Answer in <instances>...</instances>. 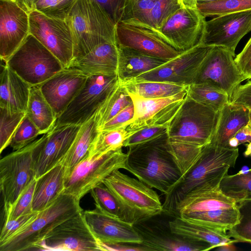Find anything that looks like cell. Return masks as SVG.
Segmentation results:
<instances>
[{
    "mask_svg": "<svg viewBox=\"0 0 251 251\" xmlns=\"http://www.w3.org/2000/svg\"><path fill=\"white\" fill-rule=\"evenodd\" d=\"M205 22V18L197 9L181 7L159 28L146 29L177 51L182 52L201 44Z\"/></svg>",
    "mask_w": 251,
    "mask_h": 251,
    "instance_id": "cell-12",
    "label": "cell"
},
{
    "mask_svg": "<svg viewBox=\"0 0 251 251\" xmlns=\"http://www.w3.org/2000/svg\"><path fill=\"white\" fill-rule=\"evenodd\" d=\"M182 7L197 9V0H180Z\"/></svg>",
    "mask_w": 251,
    "mask_h": 251,
    "instance_id": "cell-57",
    "label": "cell"
},
{
    "mask_svg": "<svg viewBox=\"0 0 251 251\" xmlns=\"http://www.w3.org/2000/svg\"><path fill=\"white\" fill-rule=\"evenodd\" d=\"M119 47L117 42L102 43L87 54L74 58L67 68L89 75H117Z\"/></svg>",
    "mask_w": 251,
    "mask_h": 251,
    "instance_id": "cell-23",
    "label": "cell"
},
{
    "mask_svg": "<svg viewBox=\"0 0 251 251\" xmlns=\"http://www.w3.org/2000/svg\"><path fill=\"white\" fill-rule=\"evenodd\" d=\"M35 178L19 196L11 208L4 214V222L16 219L33 212L32 205L35 185Z\"/></svg>",
    "mask_w": 251,
    "mask_h": 251,
    "instance_id": "cell-48",
    "label": "cell"
},
{
    "mask_svg": "<svg viewBox=\"0 0 251 251\" xmlns=\"http://www.w3.org/2000/svg\"><path fill=\"white\" fill-rule=\"evenodd\" d=\"M39 139L0 160V186L4 214L35 178L34 153Z\"/></svg>",
    "mask_w": 251,
    "mask_h": 251,
    "instance_id": "cell-9",
    "label": "cell"
},
{
    "mask_svg": "<svg viewBox=\"0 0 251 251\" xmlns=\"http://www.w3.org/2000/svg\"><path fill=\"white\" fill-rule=\"evenodd\" d=\"M156 0H127L121 21L145 28L150 27L151 10Z\"/></svg>",
    "mask_w": 251,
    "mask_h": 251,
    "instance_id": "cell-40",
    "label": "cell"
},
{
    "mask_svg": "<svg viewBox=\"0 0 251 251\" xmlns=\"http://www.w3.org/2000/svg\"><path fill=\"white\" fill-rule=\"evenodd\" d=\"M187 94L189 98L216 112H220L229 102L226 93L206 83L189 85Z\"/></svg>",
    "mask_w": 251,
    "mask_h": 251,
    "instance_id": "cell-35",
    "label": "cell"
},
{
    "mask_svg": "<svg viewBox=\"0 0 251 251\" xmlns=\"http://www.w3.org/2000/svg\"><path fill=\"white\" fill-rule=\"evenodd\" d=\"M219 188L237 203L251 200V169L246 173L226 174L222 179Z\"/></svg>",
    "mask_w": 251,
    "mask_h": 251,
    "instance_id": "cell-36",
    "label": "cell"
},
{
    "mask_svg": "<svg viewBox=\"0 0 251 251\" xmlns=\"http://www.w3.org/2000/svg\"><path fill=\"white\" fill-rule=\"evenodd\" d=\"M134 115V107L132 102L103 125L99 130H112L126 126L133 119Z\"/></svg>",
    "mask_w": 251,
    "mask_h": 251,
    "instance_id": "cell-52",
    "label": "cell"
},
{
    "mask_svg": "<svg viewBox=\"0 0 251 251\" xmlns=\"http://www.w3.org/2000/svg\"><path fill=\"white\" fill-rule=\"evenodd\" d=\"M29 34V13L15 0H0L1 61L6 62Z\"/></svg>",
    "mask_w": 251,
    "mask_h": 251,
    "instance_id": "cell-19",
    "label": "cell"
},
{
    "mask_svg": "<svg viewBox=\"0 0 251 251\" xmlns=\"http://www.w3.org/2000/svg\"><path fill=\"white\" fill-rule=\"evenodd\" d=\"M36 249L42 251H100L99 241L86 223L83 211L54 227Z\"/></svg>",
    "mask_w": 251,
    "mask_h": 251,
    "instance_id": "cell-13",
    "label": "cell"
},
{
    "mask_svg": "<svg viewBox=\"0 0 251 251\" xmlns=\"http://www.w3.org/2000/svg\"><path fill=\"white\" fill-rule=\"evenodd\" d=\"M167 132L150 141L128 148L125 170L151 188L166 195L181 177L167 149Z\"/></svg>",
    "mask_w": 251,
    "mask_h": 251,
    "instance_id": "cell-2",
    "label": "cell"
},
{
    "mask_svg": "<svg viewBox=\"0 0 251 251\" xmlns=\"http://www.w3.org/2000/svg\"><path fill=\"white\" fill-rule=\"evenodd\" d=\"M239 145L251 143V126L249 123L241 128L234 135Z\"/></svg>",
    "mask_w": 251,
    "mask_h": 251,
    "instance_id": "cell-55",
    "label": "cell"
},
{
    "mask_svg": "<svg viewBox=\"0 0 251 251\" xmlns=\"http://www.w3.org/2000/svg\"><path fill=\"white\" fill-rule=\"evenodd\" d=\"M168 60L119 47L117 76L121 82L127 81L162 65Z\"/></svg>",
    "mask_w": 251,
    "mask_h": 251,
    "instance_id": "cell-29",
    "label": "cell"
},
{
    "mask_svg": "<svg viewBox=\"0 0 251 251\" xmlns=\"http://www.w3.org/2000/svg\"><path fill=\"white\" fill-rule=\"evenodd\" d=\"M132 102L120 81L97 111L99 128Z\"/></svg>",
    "mask_w": 251,
    "mask_h": 251,
    "instance_id": "cell-37",
    "label": "cell"
},
{
    "mask_svg": "<svg viewBox=\"0 0 251 251\" xmlns=\"http://www.w3.org/2000/svg\"><path fill=\"white\" fill-rule=\"evenodd\" d=\"M85 220L97 239L106 244L141 245L142 238L134 225L106 215L96 208L83 211Z\"/></svg>",
    "mask_w": 251,
    "mask_h": 251,
    "instance_id": "cell-20",
    "label": "cell"
},
{
    "mask_svg": "<svg viewBox=\"0 0 251 251\" xmlns=\"http://www.w3.org/2000/svg\"><path fill=\"white\" fill-rule=\"evenodd\" d=\"M219 0H197V4H202L211 2L215 1H217Z\"/></svg>",
    "mask_w": 251,
    "mask_h": 251,
    "instance_id": "cell-59",
    "label": "cell"
},
{
    "mask_svg": "<svg viewBox=\"0 0 251 251\" xmlns=\"http://www.w3.org/2000/svg\"><path fill=\"white\" fill-rule=\"evenodd\" d=\"M5 63L31 86L40 85L64 68L59 59L30 33Z\"/></svg>",
    "mask_w": 251,
    "mask_h": 251,
    "instance_id": "cell-7",
    "label": "cell"
},
{
    "mask_svg": "<svg viewBox=\"0 0 251 251\" xmlns=\"http://www.w3.org/2000/svg\"><path fill=\"white\" fill-rule=\"evenodd\" d=\"M66 168L62 163L36 179L32 208L41 212L51 206L64 193Z\"/></svg>",
    "mask_w": 251,
    "mask_h": 251,
    "instance_id": "cell-27",
    "label": "cell"
},
{
    "mask_svg": "<svg viewBox=\"0 0 251 251\" xmlns=\"http://www.w3.org/2000/svg\"><path fill=\"white\" fill-rule=\"evenodd\" d=\"M250 121V109L229 102L219 112L218 123L210 142L227 148L229 140Z\"/></svg>",
    "mask_w": 251,
    "mask_h": 251,
    "instance_id": "cell-28",
    "label": "cell"
},
{
    "mask_svg": "<svg viewBox=\"0 0 251 251\" xmlns=\"http://www.w3.org/2000/svg\"><path fill=\"white\" fill-rule=\"evenodd\" d=\"M234 61L245 78L251 79V37Z\"/></svg>",
    "mask_w": 251,
    "mask_h": 251,
    "instance_id": "cell-53",
    "label": "cell"
},
{
    "mask_svg": "<svg viewBox=\"0 0 251 251\" xmlns=\"http://www.w3.org/2000/svg\"><path fill=\"white\" fill-rule=\"evenodd\" d=\"M81 126L55 125L39 138L34 153L35 178L62 163L70 151Z\"/></svg>",
    "mask_w": 251,
    "mask_h": 251,
    "instance_id": "cell-17",
    "label": "cell"
},
{
    "mask_svg": "<svg viewBox=\"0 0 251 251\" xmlns=\"http://www.w3.org/2000/svg\"><path fill=\"white\" fill-rule=\"evenodd\" d=\"M171 231L176 234L210 244L212 249L226 244L237 243L227 234L218 229L184 220L179 217L168 223Z\"/></svg>",
    "mask_w": 251,
    "mask_h": 251,
    "instance_id": "cell-30",
    "label": "cell"
},
{
    "mask_svg": "<svg viewBox=\"0 0 251 251\" xmlns=\"http://www.w3.org/2000/svg\"><path fill=\"white\" fill-rule=\"evenodd\" d=\"M213 46L200 44L180 52L162 65L122 83L159 81L189 86L193 84L206 55Z\"/></svg>",
    "mask_w": 251,
    "mask_h": 251,
    "instance_id": "cell-11",
    "label": "cell"
},
{
    "mask_svg": "<svg viewBox=\"0 0 251 251\" xmlns=\"http://www.w3.org/2000/svg\"><path fill=\"white\" fill-rule=\"evenodd\" d=\"M187 90L172 96L156 99L129 94L134 104V115L126 126L127 130L133 134L150 126H168L184 102Z\"/></svg>",
    "mask_w": 251,
    "mask_h": 251,
    "instance_id": "cell-16",
    "label": "cell"
},
{
    "mask_svg": "<svg viewBox=\"0 0 251 251\" xmlns=\"http://www.w3.org/2000/svg\"><path fill=\"white\" fill-rule=\"evenodd\" d=\"M237 204L240 214L239 222L227 231V234L237 242L251 244V200Z\"/></svg>",
    "mask_w": 251,
    "mask_h": 251,
    "instance_id": "cell-44",
    "label": "cell"
},
{
    "mask_svg": "<svg viewBox=\"0 0 251 251\" xmlns=\"http://www.w3.org/2000/svg\"><path fill=\"white\" fill-rule=\"evenodd\" d=\"M219 117V112L187 96L168 126V140L204 146L210 142Z\"/></svg>",
    "mask_w": 251,
    "mask_h": 251,
    "instance_id": "cell-6",
    "label": "cell"
},
{
    "mask_svg": "<svg viewBox=\"0 0 251 251\" xmlns=\"http://www.w3.org/2000/svg\"><path fill=\"white\" fill-rule=\"evenodd\" d=\"M103 183L118 200L124 221L135 225L162 213L163 204L158 194L138 179L117 170Z\"/></svg>",
    "mask_w": 251,
    "mask_h": 251,
    "instance_id": "cell-4",
    "label": "cell"
},
{
    "mask_svg": "<svg viewBox=\"0 0 251 251\" xmlns=\"http://www.w3.org/2000/svg\"><path fill=\"white\" fill-rule=\"evenodd\" d=\"M66 21L72 34L74 59L102 43L117 42L116 25L96 0H76Z\"/></svg>",
    "mask_w": 251,
    "mask_h": 251,
    "instance_id": "cell-3",
    "label": "cell"
},
{
    "mask_svg": "<svg viewBox=\"0 0 251 251\" xmlns=\"http://www.w3.org/2000/svg\"><path fill=\"white\" fill-rule=\"evenodd\" d=\"M90 192L97 209L106 215L124 221L122 208L118 200L103 183L94 187Z\"/></svg>",
    "mask_w": 251,
    "mask_h": 251,
    "instance_id": "cell-41",
    "label": "cell"
},
{
    "mask_svg": "<svg viewBox=\"0 0 251 251\" xmlns=\"http://www.w3.org/2000/svg\"><path fill=\"white\" fill-rule=\"evenodd\" d=\"M26 114L41 134L50 131L56 124L57 117L42 93L39 85L30 87Z\"/></svg>",
    "mask_w": 251,
    "mask_h": 251,
    "instance_id": "cell-32",
    "label": "cell"
},
{
    "mask_svg": "<svg viewBox=\"0 0 251 251\" xmlns=\"http://www.w3.org/2000/svg\"><path fill=\"white\" fill-rule=\"evenodd\" d=\"M229 102L251 109V80L236 88L230 98Z\"/></svg>",
    "mask_w": 251,
    "mask_h": 251,
    "instance_id": "cell-54",
    "label": "cell"
},
{
    "mask_svg": "<svg viewBox=\"0 0 251 251\" xmlns=\"http://www.w3.org/2000/svg\"><path fill=\"white\" fill-rule=\"evenodd\" d=\"M119 82L117 75L88 76L82 88L58 117L55 125L81 126L86 123Z\"/></svg>",
    "mask_w": 251,
    "mask_h": 251,
    "instance_id": "cell-10",
    "label": "cell"
},
{
    "mask_svg": "<svg viewBox=\"0 0 251 251\" xmlns=\"http://www.w3.org/2000/svg\"><path fill=\"white\" fill-rule=\"evenodd\" d=\"M76 0H37L35 9L53 19L66 20Z\"/></svg>",
    "mask_w": 251,
    "mask_h": 251,
    "instance_id": "cell-45",
    "label": "cell"
},
{
    "mask_svg": "<svg viewBox=\"0 0 251 251\" xmlns=\"http://www.w3.org/2000/svg\"><path fill=\"white\" fill-rule=\"evenodd\" d=\"M141 235L142 245L148 251H207L212 249L210 244L193 240L154 227L134 225Z\"/></svg>",
    "mask_w": 251,
    "mask_h": 251,
    "instance_id": "cell-24",
    "label": "cell"
},
{
    "mask_svg": "<svg viewBox=\"0 0 251 251\" xmlns=\"http://www.w3.org/2000/svg\"><path fill=\"white\" fill-rule=\"evenodd\" d=\"M181 7L180 0H157L151 12V26L146 28H159L171 16Z\"/></svg>",
    "mask_w": 251,
    "mask_h": 251,
    "instance_id": "cell-47",
    "label": "cell"
},
{
    "mask_svg": "<svg viewBox=\"0 0 251 251\" xmlns=\"http://www.w3.org/2000/svg\"><path fill=\"white\" fill-rule=\"evenodd\" d=\"M17 3L27 13L35 9V0H15Z\"/></svg>",
    "mask_w": 251,
    "mask_h": 251,
    "instance_id": "cell-56",
    "label": "cell"
},
{
    "mask_svg": "<svg viewBox=\"0 0 251 251\" xmlns=\"http://www.w3.org/2000/svg\"><path fill=\"white\" fill-rule=\"evenodd\" d=\"M197 9L205 18L251 9V0H219L197 4Z\"/></svg>",
    "mask_w": 251,
    "mask_h": 251,
    "instance_id": "cell-42",
    "label": "cell"
},
{
    "mask_svg": "<svg viewBox=\"0 0 251 251\" xmlns=\"http://www.w3.org/2000/svg\"><path fill=\"white\" fill-rule=\"evenodd\" d=\"M245 155L247 156L251 155V143H250L247 145V148L245 152Z\"/></svg>",
    "mask_w": 251,
    "mask_h": 251,
    "instance_id": "cell-58",
    "label": "cell"
},
{
    "mask_svg": "<svg viewBox=\"0 0 251 251\" xmlns=\"http://www.w3.org/2000/svg\"><path fill=\"white\" fill-rule=\"evenodd\" d=\"M99 132L96 112L81 125L74 143L62 162L66 168V176L78 163L89 157Z\"/></svg>",
    "mask_w": 251,
    "mask_h": 251,
    "instance_id": "cell-31",
    "label": "cell"
},
{
    "mask_svg": "<svg viewBox=\"0 0 251 251\" xmlns=\"http://www.w3.org/2000/svg\"><path fill=\"white\" fill-rule=\"evenodd\" d=\"M126 157V153L123 152L122 148L88 157L66 176L64 193L72 195L80 201L113 172L125 169Z\"/></svg>",
    "mask_w": 251,
    "mask_h": 251,
    "instance_id": "cell-8",
    "label": "cell"
},
{
    "mask_svg": "<svg viewBox=\"0 0 251 251\" xmlns=\"http://www.w3.org/2000/svg\"><path fill=\"white\" fill-rule=\"evenodd\" d=\"M116 38L119 47L133 49L166 60L175 57L180 52L150 30L124 22L116 25Z\"/></svg>",
    "mask_w": 251,
    "mask_h": 251,
    "instance_id": "cell-21",
    "label": "cell"
},
{
    "mask_svg": "<svg viewBox=\"0 0 251 251\" xmlns=\"http://www.w3.org/2000/svg\"><path fill=\"white\" fill-rule=\"evenodd\" d=\"M39 212L33 211L16 219L4 222L0 234V243L18 234L37 217Z\"/></svg>",
    "mask_w": 251,
    "mask_h": 251,
    "instance_id": "cell-49",
    "label": "cell"
},
{
    "mask_svg": "<svg viewBox=\"0 0 251 251\" xmlns=\"http://www.w3.org/2000/svg\"><path fill=\"white\" fill-rule=\"evenodd\" d=\"M37 0H35V2H36V1H37Z\"/></svg>",
    "mask_w": 251,
    "mask_h": 251,
    "instance_id": "cell-61",
    "label": "cell"
},
{
    "mask_svg": "<svg viewBox=\"0 0 251 251\" xmlns=\"http://www.w3.org/2000/svg\"><path fill=\"white\" fill-rule=\"evenodd\" d=\"M249 124L251 126V109L250 110V121H249Z\"/></svg>",
    "mask_w": 251,
    "mask_h": 251,
    "instance_id": "cell-60",
    "label": "cell"
},
{
    "mask_svg": "<svg viewBox=\"0 0 251 251\" xmlns=\"http://www.w3.org/2000/svg\"><path fill=\"white\" fill-rule=\"evenodd\" d=\"M166 146L181 174V177L187 174L196 163L203 147L168 140Z\"/></svg>",
    "mask_w": 251,
    "mask_h": 251,
    "instance_id": "cell-38",
    "label": "cell"
},
{
    "mask_svg": "<svg viewBox=\"0 0 251 251\" xmlns=\"http://www.w3.org/2000/svg\"><path fill=\"white\" fill-rule=\"evenodd\" d=\"M234 57L226 48L213 46L201 64L194 83L211 85L226 93L230 100L234 90L246 80Z\"/></svg>",
    "mask_w": 251,
    "mask_h": 251,
    "instance_id": "cell-15",
    "label": "cell"
},
{
    "mask_svg": "<svg viewBox=\"0 0 251 251\" xmlns=\"http://www.w3.org/2000/svg\"><path fill=\"white\" fill-rule=\"evenodd\" d=\"M236 201L219 189L207 190L195 189L186 194L176 204L172 216L180 217L189 214L230 208Z\"/></svg>",
    "mask_w": 251,
    "mask_h": 251,
    "instance_id": "cell-25",
    "label": "cell"
},
{
    "mask_svg": "<svg viewBox=\"0 0 251 251\" xmlns=\"http://www.w3.org/2000/svg\"><path fill=\"white\" fill-rule=\"evenodd\" d=\"M29 33L67 68L74 59V44L66 20L48 17L34 9L29 13Z\"/></svg>",
    "mask_w": 251,
    "mask_h": 251,
    "instance_id": "cell-14",
    "label": "cell"
},
{
    "mask_svg": "<svg viewBox=\"0 0 251 251\" xmlns=\"http://www.w3.org/2000/svg\"><path fill=\"white\" fill-rule=\"evenodd\" d=\"M238 156V148H225L211 143L204 146L196 163L165 195L162 213L172 216L176 204L193 189H219L222 179L235 166Z\"/></svg>",
    "mask_w": 251,
    "mask_h": 251,
    "instance_id": "cell-1",
    "label": "cell"
},
{
    "mask_svg": "<svg viewBox=\"0 0 251 251\" xmlns=\"http://www.w3.org/2000/svg\"><path fill=\"white\" fill-rule=\"evenodd\" d=\"M168 126H157L144 128L134 133L124 143V147L129 148L155 139L167 132Z\"/></svg>",
    "mask_w": 251,
    "mask_h": 251,
    "instance_id": "cell-50",
    "label": "cell"
},
{
    "mask_svg": "<svg viewBox=\"0 0 251 251\" xmlns=\"http://www.w3.org/2000/svg\"><path fill=\"white\" fill-rule=\"evenodd\" d=\"M117 25L122 21L127 0H96Z\"/></svg>",
    "mask_w": 251,
    "mask_h": 251,
    "instance_id": "cell-51",
    "label": "cell"
},
{
    "mask_svg": "<svg viewBox=\"0 0 251 251\" xmlns=\"http://www.w3.org/2000/svg\"><path fill=\"white\" fill-rule=\"evenodd\" d=\"M3 62L0 67V107L11 112L26 113L31 86Z\"/></svg>",
    "mask_w": 251,
    "mask_h": 251,
    "instance_id": "cell-26",
    "label": "cell"
},
{
    "mask_svg": "<svg viewBox=\"0 0 251 251\" xmlns=\"http://www.w3.org/2000/svg\"><path fill=\"white\" fill-rule=\"evenodd\" d=\"M179 217L227 232L239 222L240 214L237 204L230 208L194 213Z\"/></svg>",
    "mask_w": 251,
    "mask_h": 251,
    "instance_id": "cell-33",
    "label": "cell"
},
{
    "mask_svg": "<svg viewBox=\"0 0 251 251\" xmlns=\"http://www.w3.org/2000/svg\"><path fill=\"white\" fill-rule=\"evenodd\" d=\"M26 114L11 112L0 107V153L10 145L12 138Z\"/></svg>",
    "mask_w": 251,
    "mask_h": 251,
    "instance_id": "cell-43",
    "label": "cell"
},
{
    "mask_svg": "<svg viewBox=\"0 0 251 251\" xmlns=\"http://www.w3.org/2000/svg\"><path fill=\"white\" fill-rule=\"evenodd\" d=\"M88 76L78 70L64 68L39 85L57 118L82 88Z\"/></svg>",
    "mask_w": 251,
    "mask_h": 251,
    "instance_id": "cell-22",
    "label": "cell"
},
{
    "mask_svg": "<svg viewBox=\"0 0 251 251\" xmlns=\"http://www.w3.org/2000/svg\"><path fill=\"white\" fill-rule=\"evenodd\" d=\"M251 31V9L218 16L205 22L201 44L222 47L235 56L241 39Z\"/></svg>",
    "mask_w": 251,
    "mask_h": 251,
    "instance_id": "cell-18",
    "label": "cell"
},
{
    "mask_svg": "<svg viewBox=\"0 0 251 251\" xmlns=\"http://www.w3.org/2000/svg\"><path fill=\"white\" fill-rule=\"evenodd\" d=\"M121 83L129 94L145 99H156L172 96L187 90L188 87L159 81Z\"/></svg>",
    "mask_w": 251,
    "mask_h": 251,
    "instance_id": "cell-34",
    "label": "cell"
},
{
    "mask_svg": "<svg viewBox=\"0 0 251 251\" xmlns=\"http://www.w3.org/2000/svg\"><path fill=\"white\" fill-rule=\"evenodd\" d=\"M79 201L72 195L62 193L51 206L18 234L0 243V251H22L36 249L45 237L58 225L83 211Z\"/></svg>",
    "mask_w": 251,
    "mask_h": 251,
    "instance_id": "cell-5",
    "label": "cell"
},
{
    "mask_svg": "<svg viewBox=\"0 0 251 251\" xmlns=\"http://www.w3.org/2000/svg\"><path fill=\"white\" fill-rule=\"evenodd\" d=\"M41 134L37 127L25 114L16 129L9 146L14 151L21 149L35 141Z\"/></svg>",
    "mask_w": 251,
    "mask_h": 251,
    "instance_id": "cell-46",
    "label": "cell"
},
{
    "mask_svg": "<svg viewBox=\"0 0 251 251\" xmlns=\"http://www.w3.org/2000/svg\"><path fill=\"white\" fill-rule=\"evenodd\" d=\"M126 126L112 130H99L89 156L101 155L124 147L125 142L133 135Z\"/></svg>",
    "mask_w": 251,
    "mask_h": 251,
    "instance_id": "cell-39",
    "label": "cell"
}]
</instances>
